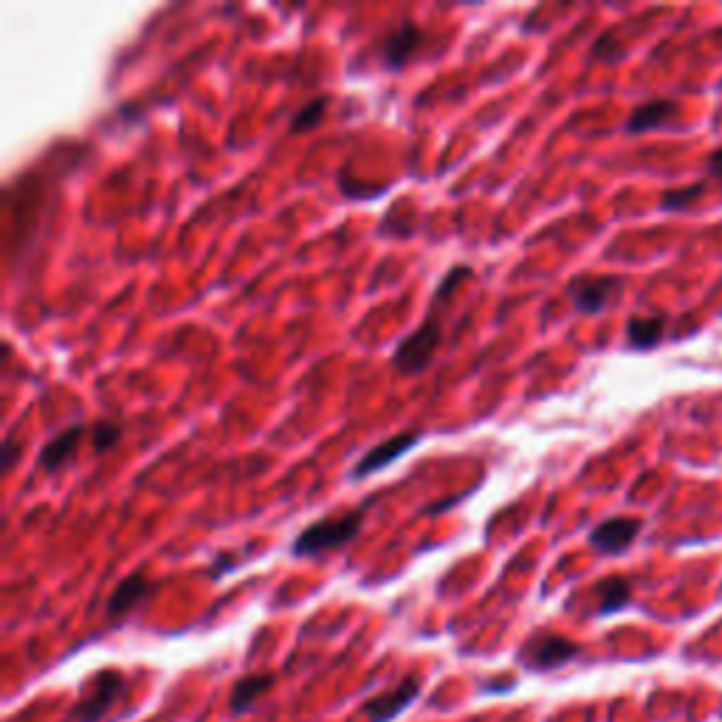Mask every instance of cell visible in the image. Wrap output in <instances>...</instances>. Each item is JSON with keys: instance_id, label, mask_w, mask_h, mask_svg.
<instances>
[{"instance_id": "1", "label": "cell", "mask_w": 722, "mask_h": 722, "mask_svg": "<svg viewBox=\"0 0 722 722\" xmlns=\"http://www.w3.org/2000/svg\"><path fill=\"white\" fill-rule=\"evenodd\" d=\"M469 277H471L469 266L452 268V271L443 277V283H440V288L435 291V299H432V308H429V314H426L424 325H421L418 330H412L407 339L395 347L393 367L398 370V373H401V376H421V373L429 370V364H432V359H435L438 347L443 345V330H440V305H443L446 297H449V288L455 291L457 285L466 283Z\"/></svg>"}, {"instance_id": "2", "label": "cell", "mask_w": 722, "mask_h": 722, "mask_svg": "<svg viewBox=\"0 0 722 722\" xmlns=\"http://www.w3.org/2000/svg\"><path fill=\"white\" fill-rule=\"evenodd\" d=\"M378 494L367 497V503L353 508V511H345L339 517H328L319 519L314 525H308L302 534L294 539L291 545V553L299 556V559H308V556H322V553H330V550L345 548L347 542H353L356 534L361 531V522L367 517V508L376 505Z\"/></svg>"}, {"instance_id": "3", "label": "cell", "mask_w": 722, "mask_h": 722, "mask_svg": "<svg viewBox=\"0 0 722 722\" xmlns=\"http://www.w3.org/2000/svg\"><path fill=\"white\" fill-rule=\"evenodd\" d=\"M125 686V677L116 669H102L91 677L88 689L82 691L77 706L71 711L74 722H99L113 706V700L119 697V691Z\"/></svg>"}, {"instance_id": "4", "label": "cell", "mask_w": 722, "mask_h": 722, "mask_svg": "<svg viewBox=\"0 0 722 722\" xmlns=\"http://www.w3.org/2000/svg\"><path fill=\"white\" fill-rule=\"evenodd\" d=\"M621 288V277L607 274H579L567 283V294L579 314H601Z\"/></svg>"}, {"instance_id": "5", "label": "cell", "mask_w": 722, "mask_h": 722, "mask_svg": "<svg viewBox=\"0 0 722 722\" xmlns=\"http://www.w3.org/2000/svg\"><path fill=\"white\" fill-rule=\"evenodd\" d=\"M579 655V646L573 641H567L562 635H553V632H542V635H534L528 644L519 649V660L534 669V672H542V669H556L562 666L567 660H573Z\"/></svg>"}, {"instance_id": "6", "label": "cell", "mask_w": 722, "mask_h": 722, "mask_svg": "<svg viewBox=\"0 0 722 722\" xmlns=\"http://www.w3.org/2000/svg\"><path fill=\"white\" fill-rule=\"evenodd\" d=\"M421 438H424L421 432H398L393 438L381 440L370 452H364V457L350 469V480H364V477L376 474L384 466H393L395 460H401L412 446H418Z\"/></svg>"}, {"instance_id": "7", "label": "cell", "mask_w": 722, "mask_h": 722, "mask_svg": "<svg viewBox=\"0 0 722 722\" xmlns=\"http://www.w3.org/2000/svg\"><path fill=\"white\" fill-rule=\"evenodd\" d=\"M418 691H421V677H407L401 686L370 697V700L361 706V711L370 717V722H390L418 697Z\"/></svg>"}, {"instance_id": "8", "label": "cell", "mask_w": 722, "mask_h": 722, "mask_svg": "<svg viewBox=\"0 0 722 722\" xmlns=\"http://www.w3.org/2000/svg\"><path fill=\"white\" fill-rule=\"evenodd\" d=\"M638 534H641V519L615 517L590 531V545L601 553H621L635 542Z\"/></svg>"}, {"instance_id": "9", "label": "cell", "mask_w": 722, "mask_h": 722, "mask_svg": "<svg viewBox=\"0 0 722 722\" xmlns=\"http://www.w3.org/2000/svg\"><path fill=\"white\" fill-rule=\"evenodd\" d=\"M85 432H88V426L74 424L65 426L60 435H54V438L48 440L46 446L40 449V457H37L40 469H46V474H57L68 460H74L79 443L85 438Z\"/></svg>"}, {"instance_id": "10", "label": "cell", "mask_w": 722, "mask_h": 722, "mask_svg": "<svg viewBox=\"0 0 722 722\" xmlns=\"http://www.w3.org/2000/svg\"><path fill=\"white\" fill-rule=\"evenodd\" d=\"M424 43V29L421 26H415L412 20H404L398 29H395L387 40H384V46H381V60L384 65L390 68V71H401L407 60L418 51V46Z\"/></svg>"}, {"instance_id": "11", "label": "cell", "mask_w": 722, "mask_h": 722, "mask_svg": "<svg viewBox=\"0 0 722 722\" xmlns=\"http://www.w3.org/2000/svg\"><path fill=\"white\" fill-rule=\"evenodd\" d=\"M153 593V581L142 576V573H133L116 584L113 596L108 601V615L110 618H122L130 610H136V604H142L144 598Z\"/></svg>"}, {"instance_id": "12", "label": "cell", "mask_w": 722, "mask_h": 722, "mask_svg": "<svg viewBox=\"0 0 722 722\" xmlns=\"http://www.w3.org/2000/svg\"><path fill=\"white\" fill-rule=\"evenodd\" d=\"M675 110L677 105L672 99H652V102L632 110V116H629L627 122V133H646V130L666 125V119H672Z\"/></svg>"}, {"instance_id": "13", "label": "cell", "mask_w": 722, "mask_h": 722, "mask_svg": "<svg viewBox=\"0 0 722 722\" xmlns=\"http://www.w3.org/2000/svg\"><path fill=\"white\" fill-rule=\"evenodd\" d=\"M271 683H274V677L271 675H246L240 677L235 683V689L229 694V708H232V714H243V711H249V708L271 689Z\"/></svg>"}, {"instance_id": "14", "label": "cell", "mask_w": 722, "mask_h": 722, "mask_svg": "<svg viewBox=\"0 0 722 722\" xmlns=\"http://www.w3.org/2000/svg\"><path fill=\"white\" fill-rule=\"evenodd\" d=\"M596 596L598 613L610 615L618 613L621 607H627L629 598H632V587H629V581L624 579V576H610V579H604L598 584Z\"/></svg>"}, {"instance_id": "15", "label": "cell", "mask_w": 722, "mask_h": 722, "mask_svg": "<svg viewBox=\"0 0 722 722\" xmlns=\"http://www.w3.org/2000/svg\"><path fill=\"white\" fill-rule=\"evenodd\" d=\"M663 328L666 322L658 316H638V319H629L627 325V345L635 350H649L663 339Z\"/></svg>"}, {"instance_id": "16", "label": "cell", "mask_w": 722, "mask_h": 722, "mask_svg": "<svg viewBox=\"0 0 722 722\" xmlns=\"http://www.w3.org/2000/svg\"><path fill=\"white\" fill-rule=\"evenodd\" d=\"M325 108H328V96H319L314 102H308V105H302V108L294 113V122H291V133L294 136H302V133H308V130H314L319 122H322V116H325Z\"/></svg>"}, {"instance_id": "17", "label": "cell", "mask_w": 722, "mask_h": 722, "mask_svg": "<svg viewBox=\"0 0 722 722\" xmlns=\"http://www.w3.org/2000/svg\"><path fill=\"white\" fill-rule=\"evenodd\" d=\"M88 435H91V449L96 455H105L122 438V426L116 421H94L88 426Z\"/></svg>"}, {"instance_id": "18", "label": "cell", "mask_w": 722, "mask_h": 722, "mask_svg": "<svg viewBox=\"0 0 722 722\" xmlns=\"http://www.w3.org/2000/svg\"><path fill=\"white\" fill-rule=\"evenodd\" d=\"M703 184H694V187H683V189H675V192H666L663 195V209H683V206H689L700 192H703Z\"/></svg>"}, {"instance_id": "19", "label": "cell", "mask_w": 722, "mask_h": 722, "mask_svg": "<svg viewBox=\"0 0 722 722\" xmlns=\"http://www.w3.org/2000/svg\"><path fill=\"white\" fill-rule=\"evenodd\" d=\"M17 455H20V446H17L15 440H6V443H3V457H6V460H3V466H0L3 474H6V471H12Z\"/></svg>"}, {"instance_id": "20", "label": "cell", "mask_w": 722, "mask_h": 722, "mask_svg": "<svg viewBox=\"0 0 722 722\" xmlns=\"http://www.w3.org/2000/svg\"><path fill=\"white\" fill-rule=\"evenodd\" d=\"M708 173L714 175V178H722V147L708 158Z\"/></svg>"}]
</instances>
